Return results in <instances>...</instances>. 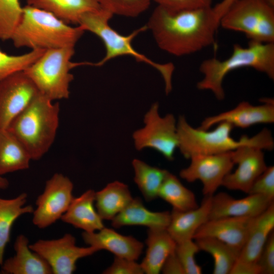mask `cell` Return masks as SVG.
<instances>
[{
  "instance_id": "cell-1",
  "label": "cell",
  "mask_w": 274,
  "mask_h": 274,
  "mask_svg": "<svg viewBox=\"0 0 274 274\" xmlns=\"http://www.w3.org/2000/svg\"><path fill=\"white\" fill-rule=\"evenodd\" d=\"M220 20L212 6L175 11L157 6L146 26L159 48L182 56L214 44Z\"/></svg>"
},
{
  "instance_id": "cell-2",
  "label": "cell",
  "mask_w": 274,
  "mask_h": 274,
  "mask_svg": "<svg viewBox=\"0 0 274 274\" xmlns=\"http://www.w3.org/2000/svg\"><path fill=\"white\" fill-rule=\"evenodd\" d=\"M212 130L194 128L184 116L177 120L178 147L186 159L198 155L216 154L234 151L244 146H251L262 150H272L274 140L271 131L264 128L255 135H244L239 140L231 136L234 127L227 122H221Z\"/></svg>"
},
{
  "instance_id": "cell-3",
  "label": "cell",
  "mask_w": 274,
  "mask_h": 274,
  "mask_svg": "<svg viewBox=\"0 0 274 274\" xmlns=\"http://www.w3.org/2000/svg\"><path fill=\"white\" fill-rule=\"evenodd\" d=\"M85 31L51 13L26 5L11 39L16 48L48 50L75 47Z\"/></svg>"
},
{
  "instance_id": "cell-4",
  "label": "cell",
  "mask_w": 274,
  "mask_h": 274,
  "mask_svg": "<svg viewBox=\"0 0 274 274\" xmlns=\"http://www.w3.org/2000/svg\"><path fill=\"white\" fill-rule=\"evenodd\" d=\"M243 67H251L274 79V43L249 41L247 47L235 44L227 58L204 60L199 70L202 79L197 83L199 90L211 91L219 100L225 97L223 80L230 72Z\"/></svg>"
},
{
  "instance_id": "cell-5",
  "label": "cell",
  "mask_w": 274,
  "mask_h": 274,
  "mask_svg": "<svg viewBox=\"0 0 274 274\" xmlns=\"http://www.w3.org/2000/svg\"><path fill=\"white\" fill-rule=\"evenodd\" d=\"M59 110L58 102L39 93L6 128L22 144L31 160L41 158L54 142Z\"/></svg>"
},
{
  "instance_id": "cell-6",
  "label": "cell",
  "mask_w": 274,
  "mask_h": 274,
  "mask_svg": "<svg viewBox=\"0 0 274 274\" xmlns=\"http://www.w3.org/2000/svg\"><path fill=\"white\" fill-rule=\"evenodd\" d=\"M113 14L102 8L99 10L83 14L80 18L78 25L84 31L95 34L102 41L106 48V55L99 61L90 62V65L101 66L115 57L128 55L134 57L138 62H143L157 70L162 77L165 84L166 94L172 89V76L174 65L170 62L160 63L153 61L145 55L139 53L132 46L133 39L140 33L148 29L143 26L127 36L122 35L113 29L109 24Z\"/></svg>"
},
{
  "instance_id": "cell-7",
  "label": "cell",
  "mask_w": 274,
  "mask_h": 274,
  "mask_svg": "<svg viewBox=\"0 0 274 274\" xmlns=\"http://www.w3.org/2000/svg\"><path fill=\"white\" fill-rule=\"evenodd\" d=\"M74 54L75 47L46 50L24 72L39 93L50 100L68 98L70 84L74 79L71 70L78 66L88 64V62H73Z\"/></svg>"
},
{
  "instance_id": "cell-8",
  "label": "cell",
  "mask_w": 274,
  "mask_h": 274,
  "mask_svg": "<svg viewBox=\"0 0 274 274\" xmlns=\"http://www.w3.org/2000/svg\"><path fill=\"white\" fill-rule=\"evenodd\" d=\"M220 26L243 33L249 41L274 43V6L264 0H235Z\"/></svg>"
},
{
  "instance_id": "cell-9",
  "label": "cell",
  "mask_w": 274,
  "mask_h": 274,
  "mask_svg": "<svg viewBox=\"0 0 274 274\" xmlns=\"http://www.w3.org/2000/svg\"><path fill=\"white\" fill-rule=\"evenodd\" d=\"M158 102L153 103L144 115V126L132 133L135 149H154L169 161L174 159L178 147L177 120L173 114L161 116Z\"/></svg>"
},
{
  "instance_id": "cell-10",
  "label": "cell",
  "mask_w": 274,
  "mask_h": 274,
  "mask_svg": "<svg viewBox=\"0 0 274 274\" xmlns=\"http://www.w3.org/2000/svg\"><path fill=\"white\" fill-rule=\"evenodd\" d=\"M73 184L63 175L56 173L46 182L44 191L38 196L34 209L32 223L43 229L60 219L74 197Z\"/></svg>"
},
{
  "instance_id": "cell-11",
  "label": "cell",
  "mask_w": 274,
  "mask_h": 274,
  "mask_svg": "<svg viewBox=\"0 0 274 274\" xmlns=\"http://www.w3.org/2000/svg\"><path fill=\"white\" fill-rule=\"evenodd\" d=\"M29 247L47 262L54 274L73 273L79 259L99 251L93 246H77L75 237L70 233L58 239H39Z\"/></svg>"
},
{
  "instance_id": "cell-12",
  "label": "cell",
  "mask_w": 274,
  "mask_h": 274,
  "mask_svg": "<svg viewBox=\"0 0 274 274\" xmlns=\"http://www.w3.org/2000/svg\"><path fill=\"white\" fill-rule=\"evenodd\" d=\"M188 166L182 169L180 176L188 182L199 180L204 196H213L222 186L224 179L234 165L232 151L209 155H198L190 158Z\"/></svg>"
},
{
  "instance_id": "cell-13",
  "label": "cell",
  "mask_w": 274,
  "mask_h": 274,
  "mask_svg": "<svg viewBox=\"0 0 274 274\" xmlns=\"http://www.w3.org/2000/svg\"><path fill=\"white\" fill-rule=\"evenodd\" d=\"M39 93L24 71L11 75L0 82V129H6L11 121Z\"/></svg>"
},
{
  "instance_id": "cell-14",
  "label": "cell",
  "mask_w": 274,
  "mask_h": 274,
  "mask_svg": "<svg viewBox=\"0 0 274 274\" xmlns=\"http://www.w3.org/2000/svg\"><path fill=\"white\" fill-rule=\"evenodd\" d=\"M232 157L237 167L233 173L226 175L222 186L248 193L254 182L267 167L263 150L244 146L232 151Z\"/></svg>"
},
{
  "instance_id": "cell-15",
  "label": "cell",
  "mask_w": 274,
  "mask_h": 274,
  "mask_svg": "<svg viewBox=\"0 0 274 274\" xmlns=\"http://www.w3.org/2000/svg\"><path fill=\"white\" fill-rule=\"evenodd\" d=\"M221 122H227L233 127L242 128L257 124L272 123L274 122L273 100L267 98L263 101L262 105L258 106L243 101L230 110L206 117L198 128L209 130L213 125Z\"/></svg>"
},
{
  "instance_id": "cell-16",
  "label": "cell",
  "mask_w": 274,
  "mask_h": 274,
  "mask_svg": "<svg viewBox=\"0 0 274 274\" xmlns=\"http://www.w3.org/2000/svg\"><path fill=\"white\" fill-rule=\"evenodd\" d=\"M255 218L227 217L208 220L196 231L193 239L215 238L241 252Z\"/></svg>"
},
{
  "instance_id": "cell-17",
  "label": "cell",
  "mask_w": 274,
  "mask_h": 274,
  "mask_svg": "<svg viewBox=\"0 0 274 274\" xmlns=\"http://www.w3.org/2000/svg\"><path fill=\"white\" fill-rule=\"evenodd\" d=\"M273 199L259 194L236 199L225 192L212 196L209 220L227 217L255 218L264 212Z\"/></svg>"
},
{
  "instance_id": "cell-18",
  "label": "cell",
  "mask_w": 274,
  "mask_h": 274,
  "mask_svg": "<svg viewBox=\"0 0 274 274\" xmlns=\"http://www.w3.org/2000/svg\"><path fill=\"white\" fill-rule=\"evenodd\" d=\"M84 242L98 251L106 250L116 257L136 260L142 253V243L132 237L121 234L105 227L94 232H83Z\"/></svg>"
},
{
  "instance_id": "cell-19",
  "label": "cell",
  "mask_w": 274,
  "mask_h": 274,
  "mask_svg": "<svg viewBox=\"0 0 274 274\" xmlns=\"http://www.w3.org/2000/svg\"><path fill=\"white\" fill-rule=\"evenodd\" d=\"M15 254L4 260L1 267L2 274H52L47 262L29 247V240L23 235H18L15 242Z\"/></svg>"
},
{
  "instance_id": "cell-20",
  "label": "cell",
  "mask_w": 274,
  "mask_h": 274,
  "mask_svg": "<svg viewBox=\"0 0 274 274\" xmlns=\"http://www.w3.org/2000/svg\"><path fill=\"white\" fill-rule=\"evenodd\" d=\"M212 196H204L196 209L187 211L173 210L166 230L176 243L193 239L196 231L209 220Z\"/></svg>"
},
{
  "instance_id": "cell-21",
  "label": "cell",
  "mask_w": 274,
  "mask_h": 274,
  "mask_svg": "<svg viewBox=\"0 0 274 274\" xmlns=\"http://www.w3.org/2000/svg\"><path fill=\"white\" fill-rule=\"evenodd\" d=\"M95 195V192L89 189L74 197L60 219L84 232H94L104 228L103 220L94 208Z\"/></svg>"
},
{
  "instance_id": "cell-22",
  "label": "cell",
  "mask_w": 274,
  "mask_h": 274,
  "mask_svg": "<svg viewBox=\"0 0 274 274\" xmlns=\"http://www.w3.org/2000/svg\"><path fill=\"white\" fill-rule=\"evenodd\" d=\"M274 228L273 202L262 214L255 217L245 245L241 250L237 262L258 265L261 252Z\"/></svg>"
},
{
  "instance_id": "cell-23",
  "label": "cell",
  "mask_w": 274,
  "mask_h": 274,
  "mask_svg": "<svg viewBox=\"0 0 274 274\" xmlns=\"http://www.w3.org/2000/svg\"><path fill=\"white\" fill-rule=\"evenodd\" d=\"M170 219V213L153 212L147 209L142 200L136 197L112 220L115 228L124 226L141 225L149 229H166Z\"/></svg>"
},
{
  "instance_id": "cell-24",
  "label": "cell",
  "mask_w": 274,
  "mask_h": 274,
  "mask_svg": "<svg viewBox=\"0 0 274 274\" xmlns=\"http://www.w3.org/2000/svg\"><path fill=\"white\" fill-rule=\"evenodd\" d=\"M146 255L141 263L144 273L158 274L168 256L175 252L177 243L166 229H149Z\"/></svg>"
},
{
  "instance_id": "cell-25",
  "label": "cell",
  "mask_w": 274,
  "mask_h": 274,
  "mask_svg": "<svg viewBox=\"0 0 274 274\" xmlns=\"http://www.w3.org/2000/svg\"><path fill=\"white\" fill-rule=\"evenodd\" d=\"M27 5L48 11L64 22L78 24L84 13L102 7L98 0H26Z\"/></svg>"
},
{
  "instance_id": "cell-26",
  "label": "cell",
  "mask_w": 274,
  "mask_h": 274,
  "mask_svg": "<svg viewBox=\"0 0 274 274\" xmlns=\"http://www.w3.org/2000/svg\"><path fill=\"white\" fill-rule=\"evenodd\" d=\"M132 199L127 185L118 181H114L95 192L96 211L102 220H112Z\"/></svg>"
},
{
  "instance_id": "cell-27",
  "label": "cell",
  "mask_w": 274,
  "mask_h": 274,
  "mask_svg": "<svg viewBox=\"0 0 274 274\" xmlns=\"http://www.w3.org/2000/svg\"><path fill=\"white\" fill-rule=\"evenodd\" d=\"M31 160L19 140L7 129H0V176L28 168Z\"/></svg>"
},
{
  "instance_id": "cell-28",
  "label": "cell",
  "mask_w": 274,
  "mask_h": 274,
  "mask_svg": "<svg viewBox=\"0 0 274 274\" xmlns=\"http://www.w3.org/2000/svg\"><path fill=\"white\" fill-rule=\"evenodd\" d=\"M27 198L25 193L11 199L0 197V266L4 261L5 249L10 242L15 221L23 215L32 213L34 210L31 205L25 206Z\"/></svg>"
},
{
  "instance_id": "cell-29",
  "label": "cell",
  "mask_w": 274,
  "mask_h": 274,
  "mask_svg": "<svg viewBox=\"0 0 274 274\" xmlns=\"http://www.w3.org/2000/svg\"><path fill=\"white\" fill-rule=\"evenodd\" d=\"M132 165L134 181L145 199L151 201L158 197L160 188L168 171L151 166L139 159H134Z\"/></svg>"
},
{
  "instance_id": "cell-30",
  "label": "cell",
  "mask_w": 274,
  "mask_h": 274,
  "mask_svg": "<svg viewBox=\"0 0 274 274\" xmlns=\"http://www.w3.org/2000/svg\"><path fill=\"white\" fill-rule=\"evenodd\" d=\"M200 250L210 254L214 258V274H229L237 260L240 252L217 238L211 237L194 239Z\"/></svg>"
},
{
  "instance_id": "cell-31",
  "label": "cell",
  "mask_w": 274,
  "mask_h": 274,
  "mask_svg": "<svg viewBox=\"0 0 274 274\" xmlns=\"http://www.w3.org/2000/svg\"><path fill=\"white\" fill-rule=\"evenodd\" d=\"M158 197L171 204L175 210L187 211L198 207L193 192L169 172L160 188Z\"/></svg>"
},
{
  "instance_id": "cell-32",
  "label": "cell",
  "mask_w": 274,
  "mask_h": 274,
  "mask_svg": "<svg viewBox=\"0 0 274 274\" xmlns=\"http://www.w3.org/2000/svg\"><path fill=\"white\" fill-rule=\"evenodd\" d=\"M46 50L34 49L18 55L8 54L0 49V82L16 73L24 71Z\"/></svg>"
},
{
  "instance_id": "cell-33",
  "label": "cell",
  "mask_w": 274,
  "mask_h": 274,
  "mask_svg": "<svg viewBox=\"0 0 274 274\" xmlns=\"http://www.w3.org/2000/svg\"><path fill=\"white\" fill-rule=\"evenodd\" d=\"M19 0H0V40H10L22 16Z\"/></svg>"
},
{
  "instance_id": "cell-34",
  "label": "cell",
  "mask_w": 274,
  "mask_h": 274,
  "mask_svg": "<svg viewBox=\"0 0 274 274\" xmlns=\"http://www.w3.org/2000/svg\"><path fill=\"white\" fill-rule=\"evenodd\" d=\"M101 6L113 15L134 17L145 12L151 0H98Z\"/></svg>"
},
{
  "instance_id": "cell-35",
  "label": "cell",
  "mask_w": 274,
  "mask_h": 274,
  "mask_svg": "<svg viewBox=\"0 0 274 274\" xmlns=\"http://www.w3.org/2000/svg\"><path fill=\"white\" fill-rule=\"evenodd\" d=\"M199 251L197 245L192 239L177 243L175 252L182 265L185 274L202 273L201 267L195 260V255Z\"/></svg>"
},
{
  "instance_id": "cell-36",
  "label": "cell",
  "mask_w": 274,
  "mask_h": 274,
  "mask_svg": "<svg viewBox=\"0 0 274 274\" xmlns=\"http://www.w3.org/2000/svg\"><path fill=\"white\" fill-rule=\"evenodd\" d=\"M248 194H259L270 199L274 198V166L266 169L255 180Z\"/></svg>"
},
{
  "instance_id": "cell-37",
  "label": "cell",
  "mask_w": 274,
  "mask_h": 274,
  "mask_svg": "<svg viewBox=\"0 0 274 274\" xmlns=\"http://www.w3.org/2000/svg\"><path fill=\"white\" fill-rule=\"evenodd\" d=\"M105 274H143L141 264L135 260L116 257L112 265L104 270Z\"/></svg>"
},
{
  "instance_id": "cell-38",
  "label": "cell",
  "mask_w": 274,
  "mask_h": 274,
  "mask_svg": "<svg viewBox=\"0 0 274 274\" xmlns=\"http://www.w3.org/2000/svg\"><path fill=\"white\" fill-rule=\"evenodd\" d=\"M261 274L274 273V232L270 233L258 259Z\"/></svg>"
},
{
  "instance_id": "cell-39",
  "label": "cell",
  "mask_w": 274,
  "mask_h": 274,
  "mask_svg": "<svg viewBox=\"0 0 274 274\" xmlns=\"http://www.w3.org/2000/svg\"><path fill=\"white\" fill-rule=\"evenodd\" d=\"M158 6L170 10L194 9L212 7L213 0H154Z\"/></svg>"
},
{
  "instance_id": "cell-40",
  "label": "cell",
  "mask_w": 274,
  "mask_h": 274,
  "mask_svg": "<svg viewBox=\"0 0 274 274\" xmlns=\"http://www.w3.org/2000/svg\"><path fill=\"white\" fill-rule=\"evenodd\" d=\"M161 271L164 274H185L182 265L175 252L170 254L166 258Z\"/></svg>"
},
{
  "instance_id": "cell-41",
  "label": "cell",
  "mask_w": 274,
  "mask_h": 274,
  "mask_svg": "<svg viewBox=\"0 0 274 274\" xmlns=\"http://www.w3.org/2000/svg\"><path fill=\"white\" fill-rule=\"evenodd\" d=\"M229 274H261L258 265H252L236 261Z\"/></svg>"
},
{
  "instance_id": "cell-42",
  "label": "cell",
  "mask_w": 274,
  "mask_h": 274,
  "mask_svg": "<svg viewBox=\"0 0 274 274\" xmlns=\"http://www.w3.org/2000/svg\"><path fill=\"white\" fill-rule=\"evenodd\" d=\"M234 1L235 0H222L215 6L213 7L215 12L220 19H221V17Z\"/></svg>"
},
{
  "instance_id": "cell-43",
  "label": "cell",
  "mask_w": 274,
  "mask_h": 274,
  "mask_svg": "<svg viewBox=\"0 0 274 274\" xmlns=\"http://www.w3.org/2000/svg\"><path fill=\"white\" fill-rule=\"evenodd\" d=\"M9 185L8 180L0 176V189H5L9 186Z\"/></svg>"
},
{
  "instance_id": "cell-44",
  "label": "cell",
  "mask_w": 274,
  "mask_h": 274,
  "mask_svg": "<svg viewBox=\"0 0 274 274\" xmlns=\"http://www.w3.org/2000/svg\"><path fill=\"white\" fill-rule=\"evenodd\" d=\"M269 5L274 6V0H264Z\"/></svg>"
}]
</instances>
